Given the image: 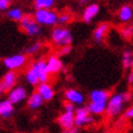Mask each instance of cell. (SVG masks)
I'll return each instance as SVG.
<instances>
[{
	"mask_svg": "<svg viewBox=\"0 0 133 133\" xmlns=\"http://www.w3.org/2000/svg\"><path fill=\"white\" fill-rule=\"evenodd\" d=\"M105 133H109V132H105Z\"/></svg>",
	"mask_w": 133,
	"mask_h": 133,
	"instance_id": "obj_35",
	"label": "cell"
},
{
	"mask_svg": "<svg viewBox=\"0 0 133 133\" xmlns=\"http://www.w3.org/2000/svg\"><path fill=\"white\" fill-rule=\"evenodd\" d=\"M16 79H17V76H16L14 70H10L9 72H6L2 79V81L0 82V87H1V89L3 90V92L9 91L10 89H12L14 87Z\"/></svg>",
	"mask_w": 133,
	"mask_h": 133,
	"instance_id": "obj_13",
	"label": "cell"
},
{
	"mask_svg": "<svg viewBox=\"0 0 133 133\" xmlns=\"http://www.w3.org/2000/svg\"><path fill=\"white\" fill-rule=\"evenodd\" d=\"M109 98V93L105 90H94L90 93L91 102H107Z\"/></svg>",
	"mask_w": 133,
	"mask_h": 133,
	"instance_id": "obj_15",
	"label": "cell"
},
{
	"mask_svg": "<svg viewBox=\"0 0 133 133\" xmlns=\"http://www.w3.org/2000/svg\"><path fill=\"white\" fill-rule=\"evenodd\" d=\"M58 124L64 129V130H68L74 128V111H67L65 110V112L58 117L57 119Z\"/></svg>",
	"mask_w": 133,
	"mask_h": 133,
	"instance_id": "obj_11",
	"label": "cell"
},
{
	"mask_svg": "<svg viewBox=\"0 0 133 133\" xmlns=\"http://www.w3.org/2000/svg\"><path fill=\"white\" fill-rule=\"evenodd\" d=\"M25 78H26V81H27L29 84H31V85H37L39 83L37 74H36V71H35V69H34L32 66H30V67L28 68L27 72H26Z\"/></svg>",
	"mask_w": 133,
	"mask_h": 133,
	"instance_id": "obj_20",
	"label": "cell"
},
{
	"mask_svg": "<svg viewBox=\"0 0 133 133\" xmlns=\"http://www.w3.org/2000/svg\"><path fill=\"white\" fill-rule=\"evenodd\" d=\"M31 66L34 67V69L36 71L39 82H48L49 81L50 74H49L48 69H46L45 61H43V59H39V61L35 62Z\"/></svg>",
	"mask_w": 133,
	"mask_h": 133,
	"instance_id": "obj_8",
	"label": "cell"
},
{
	"mask_svg": "<svg viewBox=\"0 0 133 133\" xmlns=\"http://www.w3.org/2000/svg\"><path fill=\"white\" fill-rule=\"evenodd\" d=\"M54 3V0H35L36 9H50Z\"/></svg>",
	"mask_w": 133,
	"mask_h": 133,
	"instance_id": "obj_23",
	"label": "cell"
},
{
	"mask_svg": "<svg viewBox=\"0 0 133 133\" xmlns=\"http://www.w3.org/2000/svg\"><path fill=\"white\" fill-rule=\"evenodd\" d=\"M2 93H3V90L1 89V87H0V95H1V94H2Z\"/></svg>",
	"mask_w": 133,
	"mask_h": 133,
	"instance_id": "obj_34",
	"label": "cell"
},
{
	"mask_svg": "<svg viewBox=\"0 0 133 133\" xmlns=\"http://www.w3.org/2000/svg\"><path fill=\"white\" fill-rule=\"evenodd\" d=\"M94 122V118L91 116L88 107H79L74 110V125L83 127L85 124H91Z\"/></svg>",
	"mask_w": 133,
	"mask_h": 133,
	"instance_id": "obj_4",
	"label": "cell"
},
{
	"mask_svg": "<svg viewBox=\"0 0 133 133\" xmlns=\"http://www.w3.org/2000/svg\"><path fill=\"white\" fill-rule=\"evenodd\" d=\"M98 11H99V8H98L97 4H90L88 8L84 10V12H83V19H84V22L90 23L92 19L96 16Z\"/></svg>",
	"mask_w": 133,
	"mask_h": 133,
	"instance_id": "obj_17",
	"label": "cell"
},
{
	"mask_svg": "<svg viewBox=\"0 0 133 133\" xmlns=\"http://www.w3.org/2000/svg\"><path fill=\"white\" fill-rule=\"evenodd\" d=\"M107 29H108V25L107 24H101V25H99L98 27L95 29V31H94V39H95V41H97V42L102 41V39L105 36Z\"/></svg>",
	"mask_w": 133,
	"mask_h": 133,
	"instance_id": "obj_21",
	"label": "cell"
},
{
	"mask_svg": "<svg viewBox=\"0 0 133 133\" xmlns=\"http://www.w3.org/2000/svg\"><path fill=\"white\" fill-rule=\"evenodd\" d=\"M13 112H14V107L9 99L0 102V115L3 118H10L13 115Z\"/></svg>",
	"mask_w": 133,
	"mask_h": 133,
	"instance_id": "obj_14",
	"label": "cell"
},
{
	"mask_svg": "<svg viewBox=\"0 0 133 133\" xmlns=\"http://www.w3.org/2000/svg\"><path fill=\"white\" fill-rule=\"evenodd\" d=\"M19 24H21V29L29 36H36L41 34L40 26L30 15H23V17L19 19Z\"/></svg>",
	"mask_w": 133,
	"mask_h": 133,
	"instance_id": "obj_5",
	"label": "cell"
},
{
	"mask_svg": "<svg viewBox=\"0 0 133 133\" xmlns=\"http://www.w3.org/2000/svg\"><path fill=\"white\" fill-rule=\"evenodd\" d=\"M132 52L129 50H125L123 52V55H122V65H123V68L124 69H129L130 67H132Z\"/></svg>",
	"mask_w": 133,
	"mask_h": 133,
	"instance_id": "obj_22",
	"label": "cell"
},
{
	"mask_svg": "<svg viewBox=\"0 0 133 133\" xmlns=\"http://www.w3.org/2000/svg\"><path fill=\"white\" fill-rule=\"evenodd\" d=\"M130 98H131V94L128 92L119 93V94H114L112 96H109V98L107 99V103H106L105 111L107 112L109 117L117 116L118 114L121 112L123 108V104L130 101Z\"/></svg>",
	"mask_w": 133,
	"mask_h": 133,
	"instance_id": "obj_1",
	"label": "cell"
},
{
	"mask_svg": "<svg viewBox=\"0 0 133 133\" xmlns=\"http://www.w3.org/2000/svg\"><path fill=\"white\" fill-rule=\"evenodd\" d=\"M63 133H78V131L75 128H71V129H68V130H65Z\"/></svg>",
	"mask_w": 133,
	"mask_h": 133,
	"instance_id": "obj_32",
	"label": "cell"
},
{
	"mask_svg": "<svg viewBox=\"0 0 133 133\" xmlns=\"http://www.w3.org/2000/svg\"><path fill=\"white\" fill-rule=\"evenodd\" d=\"M65 98L74 105H82L84 103V95L76 89H68L65 92Z\"/></svg>",
	"mask_w": 133,
	"mask_h": 133,
	"instance_id": "obj_10",
	"label": "cell"
},
{
	"mask_svg": "<svg viewBox=\"0 0 133 133\" xmlns=\"http://www.w3.org/2000/svg\"><path fill=\"white\" fill-rule=\"evenodd\" d=\"M40 48H41V43L36 42V43H34L32 45L29 46V48L27 49V52L29 53V54H34V53H36V52H38L39 50H40Z\"/></svg>",
	"mask_w": 133,
	"mask_h": 133,
	"instance_id": "obj_26",
	"label": "cell"
},
{
	"mask_svg": "<svg viewBox=\"0 0 133 133\" xmlns=\"http://www.w3.org/2000/svg\"><path fill=\"white\" fill-rule=\"evenodd\" d=\"M128 82L129 83H132L133 82V72L131 71V74L129 75V77H128Z\"/></svg>",
	"mask_w": 133,
	"mask_h": 133,
	"instance_id": "obj_33",
	"label": "cell"
},
{
	"mask_svg": "<svg viewBox=\"0 0 133 133\" xmlns=\"http://www.w3.org/2000/svg\"><path fill=\"white\" fill-rule=\"evenodd\" d=\"M132 8L130 5H124L121 8L120 12H119V18L121 19L122 22H129L132 18Z\"/></svg>",
	"mask_w": 133,
	"mask_h": 133,
	"instance_id": "obj_19",
	"label": "cell"
},
{
	"mask_svg": "<svg viewBox=\"0 0 133 133\" xmlns=\"http://www.w3.org/2000/svg\"><path fill=\"white\" fill-rule=\"evenodd\" d=\"M69 19H70V16L68 14H62V15L57 16L56 23H58V24H66L69 21Z\"/></svg>",
	"mask_w": 133,
	"mask_h": 133,
	"instance_id": "obj_27",
	"label": "cell"
},
{
	"mask_svg": "<svg viewBox=\"0 0 133 133\" xmlns=\"http://www.w3.org/2000/svg\"><path fill=\"white\" fill-rule=\"evenodd\" d=\"M37 92L43 98V101H51L54 97V90L48 82H39L37 84Z\"/></svg>",
	"mask_w": 133,
	"mask_h": 133,
	"instance_id": "obj_9",
	"label": "cell"
},
{
	"mask_svg": "<svg viewBox=\"0 0 133 133\" xmlns=\"http://www.w3.org/2000/svg\"><path fill=\"white\" fill-rule=\"evenodd\" d=\"M132 32H133V29H132V26H128V27H124L121 29V35L125 38V39H130L132 37Z\"/></svg>",
	"mask_w": 133,
	"mask_h": 133,
	"instance_id": "obj_25",
	"label": "cell"
},
{
	"mask_svg": "<svg viewBox=\"0 0 133 133\" xmlns=\"http://www.w3.org/2000/svg\"><path fill=\"white\" fill-rule=\"evenodd\" d=\"M107 102H91L89 104V110L93 115H102L105 112Z\"/></svg>",
	"mask_w": 133,
	"mask_h": 133,
	"instance_id": "obj_18",
	"label": "cell"
},
{
	"mask_svg": "<svg viewBox=\"0 0 133 133\" xmlns=\"http://www.w3.org/2000/svg\"><path fill=\"white\" fill-rule=\"evenodd\" d=\"M43 104V98L40 96L38 92H34L31 93L30 96L28 97V101H27V105L28 107L31 109H37L39 108L40 106Z\"/></svg>",
	"mask_w": 133,
	"mask_h": 133,
	"instance_id": "obj_16",
	"label": "cell"
},
{
	"mask_svg": "<svg viewBox=\"0 0 133 133\" xmlns=\"http://www.w3.org/2000/svg\"><path fill=\"white\" fill-rule=\"evenodd\" d=\"M8 16L11 19H13V21H19V19L23 17V12H22V10L14 8V9H11L8 12Z\"/></svg>",
	"mask_w": 133,
	"mask_h": 133,
	"instance_id": "obj_24",
	"label": "cell"
},
{
	"mask_svg": "<svg viewBox=\"0 0 133 133\" xmlns=\"http://www.w3.org/2000/svg\"><path fill=\"white\" fill-rule=\"evenodd\" d=\"M45 65H46V69H48L50 75L51 74H57V72L61 71L63 68L62 61L55 55H51L48 58V61H45Z\"/></svg>",
	"mask_w": 133,
	"mask_h": 133,
	"instance_id": "obj_12",
	"label": "cell"
},
{
	"mask_svg": "<svg viewBox=\"0 0 133 133\" xmlns=\"http://www.w3.org/2000/svg\"><path fill=\"white\" fill-rule=\"evenodd\" d=\"M51 38L54 44L58 46L68 45L72 41V36L70 31L67 28H63V27H56L53 29Z\"/></svg>",
	"mask_w": 133,
	"mask_h": 133,
	"instance_id": "obj_2",
	"label": "cell"
},
{
	"mask_svg": "<svg viewBox=\"0 0 133 133\" xmlns=\"http://www.w3.org/2000/svg\"><path fill=\"white\" fill-rule=\"evenodd\" d=\"M27 98V91L23 87H15L9 90L8 94V99L14 105V104H19Z\"/></svg>",
	"mask_w": 133,
	"mask_h": 133,
	"instance_id": "obj_7",
	"label": "cell"
},
{
	"mask_svg": "<svg viewBox=\"0 0 133 133\" xmlns=\"http://www.w3.org/2000/svg\"><path fill=\"white\" fill-rule=\"evenodd\" d=\"M11 3V0H0V10H6Z\"/></svg>",
	"mask_w": 133,
	"mask_h": 133,
	"instance_id": "obj_29",
	"label": "cell"
},
{
	"mask_svg": "<svg viewBox=\"0 0 133 133\" xmlns=\"http://www.w3.org/2000/svg\"><path fill=\"white\" fill-rule=\"evenodd\" d=\"M57 14L55 12L51 11L50 9H37L34 15V19L41 25L51 26L56 23Z\"/></svg>",
	"mask_w": 133,
	"mask_h": 133,
	"instance_id": "obj_3",
	"label": "cell"
},
{
	"mask_svg": "<svg viewBox=\"0 0 133 133\" xmlns=\"http://www.w3.org/2000/svg\"><path fill=\"white\" fill-rule=\"evenodd\" d=\"M25 63H26V56L23 54H14L3 59V65L9 70H15L17 68H21L22 66H24Z\"/></svg>",
	"mask_w": 133,
	"mask_h": 133,
	"instance_id": "obj_6",
	"label": "cell"
},
{
	"mask_svg": "<svg viewBox=\"0 0 133 133\" xmlns=\"http://www.w3.org/2000/svg\"><path fill=\"white\" fill-rule=\"evenodd\" d=\"M132 117H133V108L131 107V108L127 109V111L124 112V118L130 119V118H132Z\"/></svg>",
	"mask_w": 133,
	"mask_h": 133,
	"instance_id": "obj_31",
	"label": "cell"
},
{
	"mask_svg": "<svg viewBox=\"0 0 133 133\" xmlns=\"http://www.w3.org/2000/svg\"><path fill=\"white\" fill-rule=\"evenodd\" d=\"M70 50H71V48H70V44H68V45H63L62 46V49L59 50V55H67L68 53L70 52Z\"/></svg>",
	"mask_w": 133,
	"mask_h": 133,
	"instance_id": "obj_28",
	"label": "cell"
},
{
	"mask_svg": "<svg viewBox=\"0 0 133 133\" xmlns=\"http://www.w3.org/2000/svg\"><path fill=\"white\" fill-rule=\"evenodd\" d=\"M65 110H67V111H74L75 110V105L70 103V102H67V103H65Z\"/></svg>",
	"mask_w": 133,
	"mask_h": 133,
	"instance_id": "obj_30",
	"label": "cell"
}]
</instances>
